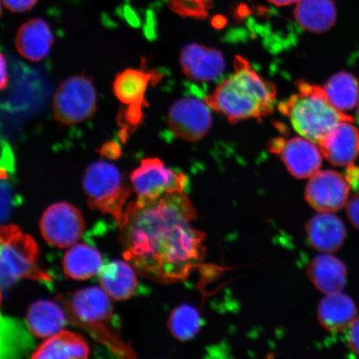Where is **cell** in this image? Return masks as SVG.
I'll list each match as a JSON object with an SVG mask.
<instances>
[{
    "mask_svg": "<svg viewBox=\"0 0 359 359\" xmlns=\"http://www.w3.org/2000/svg\"><path fill=\"white\" fill-rule=\"evenodd\" d=\"M214 0H167L169 8L183 18L203 20L208 17Z\"/></svg>",
    "mask_w": 359,
    "mask_h": 359,
    "instance_id": "29",
    "label": "cell"
},
{
    "mask_svg": "<svg viewBox=\"0 0 359 359\" xmlns=\"http://www.w3.org/2000/svg\"><path fill=\"white\" fill-rule=\"evenodd\" d=\"M0 15H1V4H0Z\"/></svg>",
    "mask_w": 359,
    "mask_h": 359,
    "instance_id": "38",
    "label": "cell"
},
{
    "mask_svg": "<svg viewBox=\"0 0 359 359\" xmlns=\"http://www.w3.org/2000/svg\"><path fill=\"white\" fill-rule=\"evenodd\" d=\"M2 1L11 11L22 13L30 11L39 0H2Z\"/></svg>",
    "mask_w": 359,
    "mask_h": 359,
    "instance_id": "30",
    "label": "cell"
},
{
    "mask_svg": "<svg viewBox=\"0 0 359 359\" xmlns=\"http://www.w3.org/2000/svg\"><path fill=\"white\" fill-rule=\"evenodd\" d=\"M323 88L331 104L340 111L351 110L358 105L359 84L357 79L347 72L334 75Z\"/></svg>",
    "mask_w": 359,
    "mask_h": 359,
    "instance_id": "26",
    "label": "cell"
},
{
    "mask_svg": "<svg viewBox=\"0 0 359 359\" xmlns=\"http://www.w3.org/2000/svg\"><path fill=\"white\" fill-rule=\"evenodd\" d=\"M53 42L50 27L42 19L26 22L18 31L15 39L18 52L32 62L44 60L50 53Z\"/></svg>",
    "mask_w": 359,
    "mask_h": 359,
    "instance_id": "17",
    "label": "cell"
},
{
    "mask_svg": "<svg viewBox=\"0 0 359 359\" xmlns=\"http://www.w3.org/2000/svg\"><path fill=\"white\" fill-rule=\"evenodd\" d=\"M356 318L355 304L349 296L341 292L326 294L318 304V321L332 333H340L347 330Z\"/></svg>",
    "mask_w": 359,
    "mask_h": 359,
    "instance_id": "19",
    "label": "cell"
},
{
    "mask_svg": "<svg viewBox=\"0 0 359 359\" xmlns=\"http://www.w3.org/2000/svg\"><path fill=\"white\" fill-rule=\"evenodd\" d=\"M97 109L96 88L93 80L85 75L66 79L53 96V116L61 124L83 123L91 118Z\"/></svg>",
    "mask_w": 359,
    "mask_h": 359,
    "instance_id": "8",
    "label": "cell"
},
{
    "mask_svg": "<svg viewBox=\"0 0 359 359\" xmlns=\"http://www.w3.org/2000/svg\"><path fill=\"white\" fill-rule=\"evenodd\" d=\"M346 177L348 182L351 187H357L359 182V168L349 165Z\"/></svg>",
    "mask_w": 359,
    "mask_h": 359,
    "instance_id": "35",
    "label": "cell"
},
{
    "mask_svg": "<svg viewBox=\"0 0 359 359\" xmlns=\"http://www.w3.org/2000/svg\"><path fill=\"white\" fill-rule=\"evenodd\" d=\"M83 188L89 208L110 215L120 226L132 188L119 169L105 161H95L84 173Z\"/></svg>",
    "mask_w": 359,
    "mask_h": 359,
    "instance_id": "6",
    "label": "cell"
},
{
    "mask_svg": "<svg viewBox=\"0 0 359 359\" xmlns=\"http://www.w3.org/2000/svg\"><path fill=\"white\" fill-rule=\"evenodd\" d=\"M350 184L334 170H318L305 189V198L318 212H336L347 204Z\"/></svg>",
    "mask_w": 359,
    "mask_h": 359,
    "instance_id": "12",
    "label": "cell"
},
{
    "mask_svg": "<svg viewBox=\"0 0 359 359\" xmlns=\"http://www.w3.org/2000/svg\"><path fill=\"white\" fill-rule=\"evenodd\" d=\"M100 154L102 156L109 159L118 158L121 155L120 147L118 143L114 142H107L106 144L102 147Z\"/></svg>",
    "mask_w": 359,
    "mask_h": 359,
    "instance_id": "33",
    "label": "cell"
},
{
    "mask_svg": "<svg viewBox=\"0 0 359 359\" xmlns=\"http://www.w3.org/2000/svg\"><path fill=\"white\" fill-rule=\"evenodd\" d=\"M185 192L130 202L121 223L123 257L139 275L161 284L186 280L203 262L205 236Z\"/></svg>",
    "mask_w": 359,
    "mask_h": 359,
    "instance_id": "1",
    "label": "cell"
},
{
    "mask_svg": "<svg viewBox=\"0 0 359 359\" xmlns=\"http://www.w3.org/2000/svg\"><path fill=\"white\" fill-rule=\"evenodd\" d=\"M105 291L90 287L75 294H60L57 302L65 312L67 321L81 327L116 357H136L114 325V306Z\"/></svg>",
    "mask_w": 359,
    "mask_h": 359,
    "instance_id": "3",
    "label": "cell"
},
{
    "mask_svg": "<svg viewBox=\"0 0 359 359\" xmlns=\"http://www.w3.org/2000/svg\"><path fill=\"white\" fill-rule=\"evenodd\" d=\"M316 143L304 137L285 140L277 138L269 145L273 154H280L292 176L297 179L311 178L320 170L323 154Z\"/></svg>",
    "mask_w": 359,
    "mask_h": 359,
    "instance_id": "13",
    "label": "cell"
},
{
    "mask_svg": "<svg viewBox=\"0 0 359 359\" xmlns=\"http://www.w3.org/2000/svg\"><path fill=\"white\" fill-rule=\"evenodd\" d=\"M180 62L184 74L197 83L217 80L226 69V62L221 52L197 43L187 44L182 48Z\"/></svg>",
    "mask_w": 359,
    "mask_h": 359,
    "instance_id": "14",
    "label": "cell"
},
{
    "mask_svg": "<svg viewBox=\"0 0 359 359\" xmlns=\"http://www.w3.org/2000/svg\"><path fill=\"white\" fill-rule=\"evenodd\" d=\"M86 228L83 214L69 202H58L45 210L40 231L43 239L57 248H69L78 243Z\"/></svg>",
    "mask_w": 359,
    "mask_h": 359,
    "instance_id": "10",
    "label": "cell"
},
{
    "mask_svg": "<svg viewBox=\"0 0 359 359\" xmlns=\"http://www.w3.org/2000/svg\"><path fill=\"white\" fill-rule=\"evenodd\" d=\"M103 260L100 251L85 243L76 244L65 254L62 268L69 279L87 280L100 275Z\"/></svg>",
    "mask_w": 359,
    "mask_h": 359,
    "instance_id": "24",
    "label": "cell"
},
{
    "mask_svg": "<svg viewBox=\"0 0 359 359\" xmlns=\"http://www.w3.org/2000/svg\"><path fill=\"white\" fill-rule=\"evenodd\" d=\"M309 243L322 253L338 250L346 239L347 231L342 219L331 212L314 215L306 224Z\"/></svg>",
    "mask_w": 359,
    "mask_h": 359,
    "instance_id": "16",
    "label": "cell"
},
{
    "mask_svg": "<svg viewBox=\"0 0 359 359\" xmlns=\"http://www.w3.org/2000/svg\"><path fill=\"white\" fill-rule=\"evenodd\" d=\"M353 123L337 124L318 145L323 156L336 167H349L359 155V131Z\"/></svg>",
    "mask_w": 359,
    "mask_h": 359,
    "instance_id": "15",
    "label": "cell"
},
{
    "mask_svg": "<svg viewBox=\"0 0 359 359\" xmlns=\"http://www.w3.org/2000/svg\"><path fill=\"white\" fill-rule=\"evenodd\" d=\"M208 103L193 97L182 98L174 103L168 112V125L177 138L197 142L203 138L212 125Z\"/></svg>",
    "mask_w": 359,
    "mask_h": 359,
    "instance_id": "11",
    "label": "cell"
},
{
    "mask_svg": "<svg viewBox=\"0 0 359 359\" xmlns=\"http://www.w3.org/2000/svg\"><path fill=\"white\" fill-rule=\"evenodd\" d=\"M8 74L6 57L0 53V92L8 86Z\"/></svg>",
    "mask_w": 359,
    "mask_h": 359,
    "instance_id": "34",
    "label": "cell"
},
{
    "mask_svg": "<svg viewBox=\"0 0 359 359\" xmlns=\"http://www.w3.org/2000/svg\"><path fill=\"white\" fill-rule=\"evenodd\" d=\"M346 209L350 222L359 230V191L347 201Z\"/></svg>",
    "mask_w": 359,
    "mask_h": 359,
    "instance_id": "31",
    "label": "cell"
},
{
    "mask_svg": "<svg viewBox=\"0 0 359 359\" xmlns=\"http://www.w3.org/2000/svg\"><path fill=\"white\" fill-rule=\"evenodd\" d=\"M279 110L300 136L317 145L337 124L344 121L355 122L331 104L324 88L304 81L299 83L297 93L280 103Z\"/></svg>",
    "mask_w": 359,
    "mask_h": 359,
    "instance_id": "4",
    "label": "cell"
},
{
    "mask_svg": "<svg viewBox=\"0 0 359 359\" xmlns=\"http://www.w3.org/2000/svg\"><path fill=\"white\" fill-rule=\"evenodd\" d=\"M201 326L200 313L195 307L184 304L175 309L168 320L170 333L178 340L192 339Z\"/></svg>",
    "mask_w": 359,
    "mask_h": 359,
    "instance_id": "27",
    "label": "cell"
},
{
    "mask_svg": "<svg viewBox=\"0 0 359 359\" xmlns=\"http://www.w3.org/2000/svg\"><path fill=\"white\" fill-rule=\"evenodd\" d=\"M12 165L0 161V224L7 222L18 205Z\"/></svg>",
    "mask_w": 359,
    "mask_h": 359,
    "instance_id": "28",
    "label": "cell"
},
{
    "mask_svg": "<svg viewBox=\"0 0 359 359\" xmlns=\"http://www.w3.org/2000/svg\"><path fill=\"white\" fill-rule=\"evenodd\" d=\"M139 202L159 198L168 193L185 191L187 178L165 165L159 158H147L141 161L130 177Z\"/></svg>",
    "mask_w": 359,
    "mask_h": 359,
    "instance_id": "9",
    "label": "cell"
},
{
    "mask_svg": "<svg viewBox=\"0 0 359 359\" xmlns=\"http://www.w3.org/2000/svg\"><path fill=\"white\" fill-rule=\"evenodd\" d=\"M29 333L28 327L26 329L20 320L0 311V358L26 355L34 344Z\"/></svg>",
    "mask_w": 359,
    "mask_h": 359,
    "instance_id": "25",
    "label": "cell"
},
{
    "mask_svg": "<svg viewBox=\"0 0 359 359\" xmlns=\"http://www.w3.org/2000/svg\"><path fill=\"white\" fill-rule=\"evenodd\" d=\"M67 318L60 304L49 300L34 302L27 313V327L36 338H49L64 329Z\"/></svg>",
    "mask_w": 359,
    "mask_h": 359,
    "instance_id": "21",
    "label": "cell"
},
{
    "mask_svg": "<svg viewBox=\"0 0 359 359\" xmlns=\"http://www.w3.org/2000/svg\"><path fill=\"white\" fill-rule=\"evenodd\" d=\"M269 3L277 7L288 6L293 4H297L299 0H268Z\"/></svg>",
    "mask_w": 359,
    "mask_h": 359,
    "instance_id": "36",
    "label": "cell"
},
{
    "mask_svg": "<svg viewBox=\"0 0 359 359\" xmlns=\"http://www.w3.org/2000/svg\"><path fill=\"white\" fill-rule=\"evenodd\" d=\"M275 84L264 79L250 62L236 56L234 73L206 97L210 109L221 114L231 123L271 114L275 107Z\"/></svg>",
    "mask_w": 359,
    "mask_h": 359,
    "instance_id": "2",
    "label": "cell"
},
{
    "mask_svg": "<svg viewBox=\"0 0 359 359\" xmlns=\"http://www.w3.org/2000/svg\"><path fill=\"white\" fill-rule=\"evenodd\" d=\"M307 275L316 288L325 294L339 293L347 279V268L334 255L323 254L314 257L307 267Z\"/></svg>",
    "mask_w": 359,
    "mask_h": 359,
    "instance_id": "18",
    "label": "cell"
},
{
    "mask_svg": "<svg viewBox=\"0 0 359 359\" xmlns=\"http://www.w3.org/2000/svg\"><path fill=\"white\" fill-rule=\"evenodd\" d=\"M101 288L114 300H127L137 288L136 271L128 262L114 260L103 266L100 273Z\"/></svg>",
    "mask_w": 359,
    "mask_h": 359,
    "instance_id": "22",
    "label": "cell"
},
{
    "mask_svg": "<svg viewBox=\"0 0 359 359\" xmlns=\"http://www.w3.org/2000/svg\"><path fill=\"white\" fill-rule=\"evenodd\" d=\"M160 79L159 73L143 69H127L116 76L112 89L116 97L126 106L118 116L121 141L125 142L142 123L148 87Z\"/></svg>",
    "mask_w": 359,
    "mask_h": 359,
    "instance_id": "7",
    "label": "cell"
},
{
    "mask_svg": "<svg viewBox=\"0 0 359 359\" xmlns=\"http://www.w3.org/2000/svg\"><path fill=\"white\" fill-rule=\"evenodd\" d=\"M90 353L88 344L82 336L73 332L62 330L49 337L39 348L33 352L34 359L87 358Z\"/></svg>",
    "mask_w": 359,
    "mask_h": 359,
    "instance_id": "23",
    "label": "cell"
},
{
    "mask_svg": "<svg viewBox=\"0 0 359 359\" xmlns=\"http://www.w3.org/2000/svg\"><path fill=\"white\" fill-rule=\"evenodd\" d=\"M294 15L299 25L309 32L325 33L337 21L336 4L334 0H299Z\"/></svg>",
    "mask_w": 359,
    "mask_h": 359,
    "instance_id": "20",
    "label": "cell"
},
{
    "mask_svg": "<svg viewBox=\"0 0 359 359\" xmlns=\"http://www.w3.org/2000/svg\"><path fill=\"white\" fill-rule=\"evenodd\" d=\"M39 247L34 238L15 224H0V302L3 293L18 281L49 282L52 278L39 266Z\"/></svg>",
    "mask_w": 359,
    "mask_h": 359,
    "instance_id": "5",
    "label": "cell"
},
{
    "mask_svg": "<svg viewBox=\"0 0 359 359\" xmlns=\"http://www.w3.org/2000/svg\"><path fill=\"white\" fill-rule=\"evenodd\" d=\"M358 119H359V103H358Z\"/></svg>",
    "mask_w": 359,
    "mask_h": 359,
    "instance_id": "37",
    "label": "cell"
},
{
    "mask_svg": "<svg viewBox=\"0 0 359 359\" xmlns=\"http://www.w3.org/2000/svg\"><path fill=\"white\" fill-rule=\"evenodd\" d=\"M348 344L352 351L359 356V317L356 318L350 325Z\"/></svg>",
    "mask_w": 359,
    "mask_h": 359,
    "instance_id": "32",
    "label": "cell"
}]
</instances>
